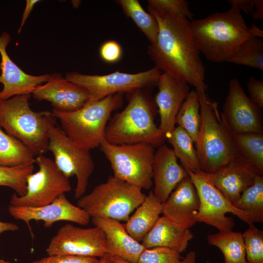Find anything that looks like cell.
<instances>
[{"instance_id":"6da1fadb","label":"cell","mask_w":263,"mask_h":263,"mask_svg":"<svg viewBox=\"0 0 263 263\" xmlns=\"http://www.w3.org/2000/svg\"><path fill=\"white\" fill-rule=\"evenodd\" d=\"M156 19L158 32L156 40L148 47L155 66L162 73L206 92V68L200 52L185 17L148 9Z\"/></svg>"},{"instance_id":"7a4b0ae2","label":"cell","mask_w":263,"mask_h":263,"mask_svg":"<svg viewBox=\"0 0 263 263\" xmlns=\"http://www.w3.org/2000/svg\"><path fill=\"white\" fill-rule=\"evenodd\" d=\"M190 28L200 53L215 63L227 62L248 40L263 37L262 30L248 27L241 12L231 8L192 20Z\"/></svg>"},{"instance_id":"3957f363","label":"cell","mask_w":263,"mask_h":263,"mask_svg":"<svg viewBox=\"0 0 263 263\" xmlns=\"http://www.w3.org/2000/svg\"><path fill=\"white\" fill-rule=\"evenodd\" d=\"M197 92L201 121L195 144L201 170L210 174L241 156L234 145L232 133L219 111L217 103L210 99L206 92Z\"/></svg>"},{"instance_id":"277c9868","label":"cell","mask_w":263,"mask_h":263,"mask_svg":"<svg viewBox=\"0 0 263 263\" xmlns=\"http://www.w3.org/2000/svg\"><path fill=\"white\" fill-rule=\"evenodd\" d=\"M31 96L22 94L0 100V127L38 156L48 151L49 132L56 124V118L52 112L32 110Z\"/></svg>"},{"instance_id":"5b68a950","label":"cell","mask_w":263,"mask_h":263,"mask_svg":"<svg viewBox=\"0 0 263 263\" xmlns=\"http://www.w3.org/2000/svg\"><path fill=\"white\" fill-rule=\"evenodd\" d=\"M166 139L154 122L152 106L141 89L132 92L128 105L111 119L105 132V140L115 145L146 143L155 148Z\"/></svg>"},{"instance_id":"8992f818","label":"cell","mask_w":263,"mask_h":263,"mask_svg":"<svg viewBox=\"0 0 263 263\" xmlns=\"http://www.w3.org/2000/svg\"><path fill=\"white\" fill-rule=\"evenodd\" d=\"M123 103L122 94L88 101L73 112L53 109L52 113L66 135L79 147L90 151L99 147L105 139L106 127L112 112Z\"/></svg>"},{"instance_id":"52a82bcc","label":"cell","mask_w":263,"mask_h":263,"mask_svg":"<svg viewBox=\"0 0 263 263\" xmlns=\"http://www.w3.org/2000/svg\"><path fill=\"white\" fill-rule=\"evenodd\" d=\"M142 189L114 176L96 186L78 199L77 206L90 217L127 221L146 195Z\"/></svg>"},{"instance_id":"ba28073f","label":"cell","mask_w":263,"mask_h":263,"mask_svg":"<svg viewBox=\"0 0 263 263\" xmlns=\"http://www.w3.org/2000/svg\"><path fill=\"white\" fill-rule=\"evenodd\" d=\"M99 147L110 162L113 176L142 189L151 187L153 146L146 143L115 145L104 139Z\"/></svg>"},{"instance_id":"9c48e42d","label":"cell","mask_w":263,"mask_h":263,"mask_svg":"<svg viewBox=\"0 0 263 263\" xmlns=\"http://www.w3.org/2000/svg\"><path fill=\"white\" fill-rule=\"evenodd\" d=\"M187 171L199 198V208L195 219L196 223H204L221 232L232 231L235 223L231 217L226 216L227 213L236 215L248 225L254 223L252 215L236 208L228 201L211 183L206 173L201 169L196 172Z\"/></svg>"},{"instance_id":"30bf717a","label":"cell","mask_w":263,"mask_h":263,"mask_svg":"<svg viewBox=\"0 0 263 263\" xmlns=\"http://www.w3.org/2000/svg\"><path fill=\"white\" fill-rule=\"evenodd\" d=\"M162 73L155 66L136 74L116 71L104 75H90L70 72L66 74L65 77L84 89L88 94V101H92L112 94L133 92L142 88L156 85Z\"/></svg>"},{"instance_id":"8fae6325","label":"cell","mask_w":263,"mask_h":263,"mask_svg":"<svg viewBox=\"0 0 263 263\" xmlns=\"http://www.w3.org/2000/svg\"><path fill=\"white\" fill-rule=\"evenodd\" d=\"M47 150L52 152L56 166L66 177L76 176L75 197L78 199L85 193L94 170L90 151L77 146L56 124L49 130Z\"/></svg>"},{"instance_id":"7c38bea8","label":"cell","mask_w":263,"mask_h":263,"mask_svg":"<svg viewBox=\"0 0 263 263\" xmlns=\"http://www.w3.org/2000/svg\"><path fill=\"white\" fill-rule=\"evenodd\" d=\"M39 169L27 178V191L22 196L14 193L10 205L39 207L52 203L60 195L71 191L69 178L57 168L54 160L44 154L37 156Z\"/></svg>"},{"instance_id":"4fadbf2b","label":"cell","mask_w":263,"mask_h":263,"mask_svg":"<svg viewBox=\"0 0 263 263\" xmlns=\"http://www.w3.org/2000/svg\"><path fill=\"white\" fill-rule=\"evenodd\" d=\"M45 251L48 255L100 258L106 254L105 235L97 226L83 228L68 223L52 238Z\"/></svg>"},{"instance_id":"5bb4252c","label":"cell","mask_w":263,"mask_h":263,"mask_svg":"<svg viewBox=\"0 0 263 263\" xmlns=\"http://www.w3.org/2000/svg\"><path fill=\"white\" fill-rule=\"evenodd\" d=\"M261 110L245 94L238 79L230 80L221 115L232 134L263 133Z\"/></svg>"},{"instance_id":"9a60e30c","label":"cell","mask_w":263,"mask_h":263,"mask_svg":"<svg viewBox=\"0 0 263 263\" xmlns=\"http://www.w3.org/2000/svg\"><path fill=\"white\" fill-rule=\"evenodd\" d=\"M9 214L14 219L23 221L33 236L30 222L31 220L42 221L46 227H51L55 223L66 221L81 225L90 223V217L83 209L72 204L65 194L60 195L49 204L39 207L14 206L9 205Z\"/></svg>"},{"instance_id":"2e32d148","label":"cell","mask_w":263,"mask_h":263,"mask_svg":"<svg viewBox=\"0 0 263 263\" xmlns=\"http://www.w3.org/2000/svg\"><path fill=\"white\" fill-rule=\"evenodd\" d=\"M11 41L7 32L0 35V83L3 88L0 91V100H6L16 95L31 94L34 89L46 82L50 74L34 75L28 74L20 69L8 56L6 47Z\"/></svg>"},{"instance_id":"e0dca14e","label":"cell","mask_w":263,"mask_h":263,"mask_svg":"<svg viewBox=\"0 0 263 263\" xmlns=\"http://www.w3.org/2000/svg\"><path fill=\"white\" fill-rule=\"evenodd\" d=\"M31 95L36 100L50 102L53 109L61 112L77 110L89 100L88 94L84 89L56 72L50 74L48 80L38 85Z\"/></svg>"},{"instance_id":"ac0fdd59","label":"cell","mask_w":263,"mask_h":263,"mask_svg":"<svg viewBox=\"0 0 263 263\" xmlns=\"http://www.w3.org/2000/svg\"><path fill=\"white\" fill-rule=\"evenodd\" d=\"M156 86L158 91L155 102L160 118L159 128L166 136L175 128L177 114L190 92L189 85L162 73Z\"/></svg>"},{"instance_id":"d6986e66","label":"cell","mask_w":263,"mask_h":263,"mask_svg":"<svg viewBox=\"0 0 263 263\" xmlns=\"http://www.w3.org/2000/svg\"><path fill=\"white\" fill-rule=\"evenodd\" d=\"M214 186L233 205L242 192L253 184L256 170L241 156L232 160L212 173H206Z\"/></svg>"},{"instance_id":"ffe728a7","label":"cell","mask_w":263,"mask_h":263,"mask_svg":"<svg viewBox=\"0 0 263 263\" xmlns=\"http://www.w3.org/2000/svg\"><path fill=\"white\" fill-rule=\"evenodd\" d=\"M199 206L197 192L188 175L162 203V213L177 226L189 229L196 223Z\"/></svg>"},{"instance_id":"44dd1931","label":"cell","mask_w":263,"mask_h":263,"mask_svg":"<svg viewBox=\"0 0 263 263\" xmlns=\"http://www.w3.org/2000/svg\"><path fill=\"white\" fill-rule=\"evenodd\" d=\"M188 176L187 170L179 164L172 149L162 144L155 152L152 165L153 192L163 203L177 185Z\"/></svg>"},{"instance_id":"7402d4cb","label":"cell","mask_w":263,"mask_h":263,"mask_svg":"<svg viewBox=\"0 0 263 263\" xmlns=\"http://www.w3.org/2000/svg\"><path fill=\"white\" fill-rule=\"evenodd\" d=\"M92 220L95 226L101 228L105 234L106 254L137 263L145 248L130 235L124 225L107 218L93 217Z\"/></svg>"},{"instance_id":"603a6c76","label":"cell","mask_w":263,"mask_h":263,"mask_svg":"<svg viewBox=\"0 0 263 263\" xmlns=\"http://www.w3.org/2000/svg\"><path fill=\"white\" fill-rule=\"evenodd\" d=\"M193 238L189 229L177 226L163 215L159 218L141 244L145 248L165 247L181 253L186 251Z\"/></svg>"},{"instance_id":"cb8c5ba5","label":"cell","mask_w":263,"mask_h":263,"mask_svg":"<svg viewBox=\"0 0 263 263\" xmlns=\"http://www.w3.org/2000/svg\"><path fill=\"white\" fill-rule=\"evenodd\" d=\"M162 211V203L151 190L124 226L130 235L140 243L154 226Z\"/></svg>"},{"instance_id":"d4e9b609","label":"cell","mask_w":263,"mask_h":263,"mask_svg":"<svg viewBox=\"0 0 263 263\" xmlns=\"http://www.w3.org/2000/svg\"><path fill=\"white\" fill-rule=\"evenodd\" d=\"M207 242L223 254L225 263H247L243 233L232 231L208 235Z\"/></svg>"},{"instance_id":"484cf974","label":"cell","mask_w":263,"mask_h":263,"mask_svg":"<svg viewBox=\"0 0 263 263\" xmlns=\"http://www.w3.org/2000/svg\"><path fill=\"white\" fill-rule=\"evenodd\" d=\"M166 139L173 147L176 156L186 169L192 172L201 170L194 142L185 130L177 126L166 135Z\"/></svg>"},{"instance_id":"4316f807","label":"cell","mask_w":263,"mask_h":263,"mask_svg":"<svg viewBox=\"0 0 263 263\" xmlns=\"http://www.w3.org/2000/svg\"><path fill=\"white\" fill-rule=\"evenodd\" d=\"M35 163L36 158L31 151L0 127V165L14 167Z\"/></svg>"},{"instance_id":"83f0119b","label":"cell","mask_w":263,"mask_h":263,"mask_svg":"<svg viewBox=\"0 0 263 263\" xmlns=\"http://www.w3.org/2000/svg\"><path fill=\"white\" fill-rule=\"evenodd\" d=\"M240 154L259 174L263 173V133L232 134Z\"/></svg>"},{"instance_id":"f1b7e54d","label":"cell","mask_w":263,"mask_h":263,"mask_svg":"<svg viewBox=\"0 0 263 263\" xmlns=\"http://www.w3.org/2000/svg\"><path fill=\"white\" fill-rule=\"evenodd\" d=\"M201 121L200 104L196 90L189 92L175 119V124L185 130L195 144Z\"/></svg>"},{"instance_id":"f546056e","label":"cell","mask_w":263,"mask_h":263,"mask_svg":"<svg viewBox=\"0 0 263 263\" xmlns=\"http://www.w3.org/2000/svg\"><path fill=\"white\" fill-rule=\"evenodd\" d=\"M116 2L144 34L150 44L154 42L158 32V24L154 16L146 12L138 0H117Z\"/></svg>"},{"instance_id":"4dcf8cb0","label":"cell","mask_w":263,"mask_h":263,"mask_svg":"<svg viewBox=\"0 0 263 263\" xmlns=\"http://www.w3.org/2000/svg\"><path fill=\"white\" fill-rule=\"evenodd\" d=\"M236 208L251 214L254 223L263 221V176L257 175L253 185L246 188L233 204Z\"/></svg>"},{"instance_id":"1f68e13d","label":"cell","mask_w":263,"mask_h":263,"mask_svg":"<svg viewBox=\"0 0 263 263\" xmlns=\"http://www.w3.org/2000/svg\"><path fill=\"white\" fill-rule=\"evenodd\" d=\"M34 169V164L14 167L0 165V186L9 187L18 196H24L27 191V178Z\"/></svg>"},{"instance_id":"d6a6232c","label":"cell","mask_w":263,"mask_h":263,"mask_svg":"<svg viewBox=\"0 0 263 263\" xmlns=\"http://www.w3.org/2000/svg\"><path fill=\"white\" fill-rule=\"evenodd\" d=\"M263 71V40L260 38L248 40L227 61Z\"/></svg>"},{"instance_id":"836d02e7","label":"cell","mask_w":263,"mask_h":263,"mask_svg":"<svg viewBox=\"0 0 263 263\" xmlns=\"http://www.w3.org/2000/svg\"><path fill=\"white\" fill-rule=\"evenodd\" d=\"M243 237L247 263H263V231L252 224Z\"/></svg>"},{"instance_id":"e575fe53","label":"cell","mask_w":263,"mask_h":263,"mask_svg":"<svg viewBox=\"0 0 263 263\" xmlns=\"http://www.w3.org/2000/svg\"><path fill=\"white\" fill-rule=\"evenodd\" d=\"M182 258L177 251L165 247L145 248L137 263H181Z\"/></svg>"},{"instance_id":"d590c367","label":"cell","mask_w":263,"mask_h":263,"mask_svg":"<svg viewBox=\"0 0 263 263\" xmlns=\"http://www.w3.org/2000/svg\"><path fill=\"white\" fill-rule=\"evenodd\" d=\"M148 9L172 14L193 20V14L185 0H148Z\"/></svg>"},{"instance_id":"8d00e7d4","label":"cell","mask_w":263,"mask_h":263,"mask_svg":"<svg viewBox=\"0 0 263 263\" xmlns=\"http://www.w3.org/2000/svg\"><path fill=\"white\" fill-rule=\"evenodd\" d=\"M97 258L68 255H48L31 263H98Z\"/></svg>"},{"instance_id":"74e56055","label":"cell","mask_w":263,"mask_h":263,"mask_svg":"<svg viewBox=\"0 0 263 263\" xmlns=\"http://www.w3.org/2000/svg\"><path fill=\"white\" fill-rule=\"evenodd\" d=\"M99 54L104 61L110 63H115L121 59L122 49L117 41L108 40L101 45Z\"/></svg>"},{"instance_id":"f35d334b","label":"cell","mask_w":263,"mask_h":263,"mask_svg":"<svg viewBox=\"0 0 263 263\" xmlns=\"http://www.w3.org/2000/svg\"><path fill=\"white\" fill-rule=\"evenodd\" d=\"M247 88L250 99L261 109L263 107V81L250 76L247 81Z\"/></svg>"},{"instance_id":"ab89813d","label":"cell","mask_w":263,"mask_h":263,"mask_svg":"<svg viewBox=\"0 0 263 263\" xmlns=\"http://www.w3.org/2000/svg\"><path fill=\"white\" fill-rule=\"evenodd\" d=\"M231 8L241 12L243 10L247 14H252L254 10L255 0H228Z\"/></svg>"},{"instance_id":"60d3db41","label":"cell","mask_w":263,"mask_h":263,"mask_svg":"<svg viewBox=\"0 0 263 263\" xmlns=\"http://www.w3.org/2000/svg\"><path fill=\"white\" fill-rule=\"evenodd\" d=\"M39 1H40L39 0H27L26 1L25 7L22 16L18 33L19 34L21 32L34 6Z\"/></svg>"},{"instance_id":"b9f144b4","label":"cell","mask_w":263,"mask_h":263,"mask_svg":"<svg viewBox=\"0 0 263 263\" xmlns=\"http://www.w3.org/2000/svg\"><path fill=\"white\" fill-rule=\"evenodd\" d=\"M253 12L251 14L252 18L254 20H260L263 19V0H255V6Z\"/></svg>"},{"instance_id":"7bdbcfd3","label":"cell","mask_w":263,"mask_h":263,"mask_svg":"<svg viewBox=\"0 0 263 263\" xmlns=\"http://www.w3.org/2000/svg\"><path fill=\"white\" fill-rule=\"evenodd\" d=\"M19 229V226L15 223L0 221V235L4 232L16 231Z\"/></svg>"},{"instance_id":"ee69618b","label":"cell","mask_w":263,"mask_h":263,"mask_svg":"<svg viewBox=\"0 0 263 263\" xmlns=\"http://www.w3.org/2000/svg\"><path fill=\"white\" fill-rule=\"evenodd\" d=\"M196 255L195 252L190 251L182 259L181 263H196Z\"/></svg>"},{"instance_id":"f6af8a7d","label":"cell","mask_w":263,"mask_h":263,"mask_svg":"<svg viewBox=\"0 0 263 263\" xmlns=\"http://www.w3.org/2000/svg\"><path fill=\"white\" fill-rule=\"evenodd\" d=\"M109 263H132L126 260H125L120 257L110 255Z\"/></svg>"},{"instance_id":"bcb514c9","label":"cell","mask_w":263,"mask_h":263,"mask_svg":"<svg viewBox=\"0 0 263 263\" xmlns=\"http://www.w3.org/2000/svg\"><path fill=\"white\" fill-rule=\"evenodd\" d=\"M110 255L106 254L98 259V263H109Z\"/></svg>"},{"instance_id":"7dc6e473","label":"cell","mask_w":263,"mask_h":263,"mask_svg":"<svg viewBox=\"0 0 263 263\" xmlns=\"http://www.w3.org/2000/svg\"><path fill=\"white\" fill-rule=\"evenodd\" d=\"M72 3L74 7H75V8H77L80 5V0H73L72 1Z\"/></svg>"},{"instance_id":"c3c4849f","label":"cell","mask_w":263,"mask_h":263,"mask_svg":"<svg viewBox=\"0 0 263 263\" xmlns=\"http://www.w3.org/2000/svg\"><path fill=\"white\" fill-rule=\"evenodd\" d=\"M0 263H12L8 261H5L3 259L0 258Z\"/></svg>"}]
</instances>
